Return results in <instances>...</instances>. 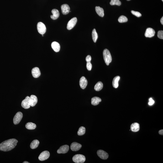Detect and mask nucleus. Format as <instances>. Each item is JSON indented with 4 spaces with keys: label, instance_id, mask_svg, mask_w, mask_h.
I'll list each match as a JSON object with an SVG mask.
<instances>
[{
    "label": "nucleus",
    "instance_id": "1",
    "mask_svg": "<svg viewBox=\"0 0 163 163\" xmlns=\"http://www.w3.org/2000/svg\"><path fill=\"white\" fill-rule=\"evenodd\" d=\"M18 142V141L15 139L5 141L0 144V150L4 152L9 151L15 147Z\"/></svg>",
    "mask_w": 163,
    "mask_h": 163
},
{
    "label": "nucleus",
    "instance_id": "2",
    "mask_svg": "<svg viewBox=\"0 0 163 163\" xmlns=\"http://www.w3.org/2000/svg\"><path fill=\"white\" fill-rule=\"evenodd\" d=\"M103 56L106 65H109L112 60V57L109 50L107 49H105L103 51Z\"/></svg>",
    "mask_w": 163,
    "mask_h": 163
},
{
    "label": "nucleus",
    "instance_id": "3",
    "mask_svg": "<svg viewBox=\"0 0 163 163\" xmlns=\"http://www.w3.org/2000/svg\"><path fill=\"white\" fill-rule=\"evenodd\" d=\"M73 161L76 163H83L86 160L85 156L81 154H76L73 158Z\"/></svg>",
    "mask_w": 163,
    "mask_h": 163
},
{
    "label": "nucleus",
    "instance_id": "4",
    "mask_svg": "<svg viewBox=\"0 0 163 163\" xmlns=\"http://www.w3.org/2000/svg\"><path fill=\"white\" fill-rule=\"evenodd\" d=\"M37 28L38 32L41 34H44L46 32V27L45 24L42 22H39L38 23Z\"/></svg>",
    "mask_w": 163,
    "mask_h": 163
},
{
    "label": "nucleus",
    "instance_id": "5",
    "mask_svg": "<svg viewBox=\"0 0 163 163\" xmlns=\"http://www.w3.org/2000/svg\"><path fill=\"white\" fill-rule=\"evenodd\" d=\"M23 114L21 112H18L16 114L13 118V122L15 124H18L23 118Z\"/></svg>",
    "mask_w": 163,
    "mask_h": 163
},
{
    "label": "nucleus",
    "instance_id": "6",
    "mask_svg": "<svg viewBox=\"0 0 163 163\" xmlns=\"http://www.w3.org/2000/svg\"><path fill=\"white\" fill-rule=\"evenodd\" d=\"M50 153L48 151L42 152L39 157V159L40 161H43L48 159L50 156Z\"/></svg>",
    "mask_w": 163,
    "mask_h": 163
},
{
    "label": "nucleus",
    "instance_id": "7",
    "mask_svg": "<svg viewBox=\"0 0 163 163\" xmlns=\"http://www.w3.org/2000/svg\"><path fill=\"white\" fill-rule=\"evenodd\" d=\"M77 22V19L76 17L72 18V19L69 21L68 23L67 28L68 30H70L72 29L76 25V23Z\"/></svg>",
    "mask_w": 163,
    "mask_h": 163
},
{
    "label": "nucleus",
    "instance_id": "8",
    "mask_svg": "<svg viewBox=\"0 0 163 163\" xmlns=\"http://www.w3.org/2000/svg\"><path fill=\"white\" fill-rule=\"evenodd\" d=\"M21 106L22 107L25 109H27L30 108L31 106L30 102V97L27 96L25 99L22 101Z\"/></svg>",
    "mask_w": 163,
    "mask_h": 163
},
{
    "label": "nucleus",
    "instance_id": "9",
    "mask_svg": "<svg viewBox=\"0 0 163 163\" xmlns=\"http://www.w3.org/2000/svg\"><path fill=\"white\" fill-rule=\"evenodd\" d=\"M97 154L100 158L103 160H106L108 157V153L103 150H98L97 152Z\"/></svg>",
    "mask_w": 163,
    "mask_h": 163
},
{
    "label": "nucleus",
    "instance_id": "10",
    "mask_svg": "<svg viewBox=\"0 0 163 163\" xmlns=\"http://www.w3.org/2000/svg\"><path fill=\"white\" fill-rule=\"evenodd\" d=\"M155 31L154 29L151 28H149L146 29L145 35L146 37L150 38L154 37L155 35Z\"/></svg>",
    "mask_w": 163,
    "mask_h": 163
},
{
    "label": "nucleus",
    "instance_id": "11",
    "mask_svg": "<svg viewBox=\"0 0 163 163\" xmlns=\"http://www.w3.org/2000/svg\"><path fill=\"white\" fill-rule=\"evenodd\" d=\"M69 147L68 145H64L61 146L57 150V153L58 154H65L68 151Z\"/></svg>",
    "mask_w": 163,
    "mask_h": 163
},
{
    "label": "nucleus",
    "instance_id": "12",
    "mask_svg": "<svg viewBox=\"0 0 163 163\" xmlns=\"http://www.w3.org/2000/svg\"><path fill=\"white\" fill-rule=\"evenodd\" d=\"M81 144L76 142H74L71 144L70 146V148L72 150L74 151H76L80 150L82 147Z\"/></svg>",
    "mask_w": 163,
    "mask_h": 163
},
{
    "label": "nucleus",
    "instance_id": "13",
    "mask_svg": "<svg viewBox=\"0 0 163 163\" xmlns=\"http://www.w3.org/2000/svg\"><path fill=\"white\" fill-rule=\"evenodd\" d=\"M88 84V82L86 78L82 76L80 79V85L81 88L82 89H84L86 88Z\"/></svg>",
    "mask_w": 163,
    "mask_h": 163
},
{
    "label": "nucleus",
    "instance_id": "14",
    "mask_svg": "<svg viewBox=\"0 0 163 163\" xmlns=\"http://www.w3.org/2000/svg\"><path fill=\"white\" fill-rule=\"evenodd\" d=\"M32 73L33 77L35 78H37L40 76L41 72L39 68L35 67L32 69Z\"/></svg>",
    "mask_w": 163,
    "mask_h": 163
},
{
    "label": "nucleus",
    "instance_id": "15",
    "mask_svg": "<svg viewBox=\"0 0 163 163\" xmlns=\"http://www.w3.org/2000/svg\"><path fill=\"white\" fill-rule=\"evenodd\" d=\"M62 13L63 14L66 15L68 14L70 11V7L68 5L64 4L61 6Z\"/></svg>",
    "mask_w": 163,
    "mask_h": 163
},
{
    "label": "nucleus",
    "instance_id": "16",
    "mask_svg": "<svg viewBox=\"0 0 163 163\" xmlns=\"http://www.w3.org/2000/svg\"><path fill=\"white\" fill-rule=\"evenodd\" d=\"M38 102V98L36 96L32 95L30 97V102L31 106L34 107Z\"/></svg>",
    "mask_w": 163,
    "mask_h": 163
},
{
    "label": "nucleus",
    "instance_id": "17",
    "mask_svg": "<svg viewBox=\"0 0 163 163\" xmlns=\"http://www.w3.org/2000/svg\"><path fill=\"white\" fill-rule=\"evenodd\" d=\"M51 47L55 52H57L60 51V46L59 43L57 42L54 41L51 44Z\"/></svg>",
    "mask_w": 163,
    "mask_h": 163
},
{
    "label": "nucleus",
    "instance_id": "18",
    "mask_svg": "<svg viewBox=\"0 0 163 163\" xmlns=\"http://www.w3.org/2000/svg\"><path fill=\"white\" fill-rule=\"evenodd\" d=\"M53 14L52 15L50 16L51 18L53 20H56L60 16V13L58 10L54 9H53L51 11Z\"/></svg>",
    "mask_w": 163,
    "mask_h": 163
},
{
    "label": "nucleus",
    "instance_id": "19",
    "mask_svg": "<svg viewBox=\"0 0 163 163\" xmlns=\"http://www.w3.org/2000/svg\"><path fill=\"white\" fill-rule=\"evenodd\" d=\"M139 125L137 123H133L130 126L131 130L133 132H137L139 131Z\"/></svg>",
    "mask_w": 163,
    "mask_h": 163
},
{
    "label": "nucleus",
    "instance_id": "20",
    "mask_svg": "<svg viewBox=\"0 0 163 163\" xmlns=\"http://www.w3.org/2000/svg\"><path fill=\"white\" fill-rule=\"evenodd\" d=\"M101 101L102 100L99 97H94L91 99V104L93 106H97L99 104V102H101Z\"/></svg>",
    "mask_w": 163,
    "mask_h": 163
},
{
    "label": "nucleus",
    "instance_id": "21",
    "mask_svg": "<svg viewBox=\"0 0 163 163\" xmlns=\"http://www.w3.org/2000/svg\"><path fill=\"white\" fill-rule=\"evenodd\" d=\"M96 12L99 16L101 17H103L104 16V11L103 8L99 7H96L95 8Z\"/></svg>",
    "mask_w": 163,
    "mask_h": 163
},
{
    "label": "nucleus",
    "instance_id": "22",
    "mask_svg": "<svg viewBox=\"0 0 163 163\" xmlns=\"http://www.w3.org/2000/svg\"><path fill=\"white\" fill-rule=\"evenodd\" d=\"M120 79V77L118 76H115L113 79V82H112V85L114 88H117L118 87V82Z\"/></svg>",
    "mask_w": 163,
    "mask_h": 163
},
{
    "label": "nucleus",
    "instance_id": "23",
    "mask_svg": "<svg viewBox=\"0 0 163 163\" xmlns=\"http://www.w3.org/2000/svg\"><path fill=\"white\" fill-rule=\"evenodd\" d=\"M39 140L37 139H35L31 143L30 147L31 148L34 149L38 147L39 145Z\"/></svg>",
    "mask_w": 163,
    "mask_h": 163
},
{
    "label": "nucleus",
    "instance_id": "24",
    "mask_svg": "<svg viewBox=\"0 0 163 163\" xmlns=\"http://www.w3.org/2000/svg\"><path fill=\"white\" fill-rule=\"evenodd\" d=\"M25 127L28 130H34L36 128V125L35 123L32 122H28L25 125Z\"/></svg>",
    "mask_w": 163,
    "mask_h": 163
},
{
    "label": "nucleus",
    "instance_id": "25",
    "mask_svg": "<svg viewBox=\"0 0 163 163\" xmlns=\"http://www.w3.org/2000/svg\"><path fill=\"white\" fill-rule=\"evenodd\" d=\"M103 87V84L101 82H98L95 85L94 89L95 90L99 91L102 89Z\"/></svg>",
    "mask_w": 163,
    "mask_h": 163
},
{
    "label": "nucleus",
    "instance_id": "26",
    "mask_svg": "<svg viewBox=\"0 0 163 163\" xmlns=\"http://www.w3.org/2000/svg\"><path fill=\"white\" fill-rule=\"evenodd\" d=\"M92 36L93 41L95 43H96L98 38V35L95 29H93V31H92Z\"/></svg>",
    "mask_w": 163,
    "mask_h": 163
},
{
    "label": "nucleus",
    "instance_id": "27",
    "mask_svg": "<svg viewBox=\"0 0 163 163\" xmlns=\"http://www.w3.org/2000/svg\"><path fill=\"white\" fill-rule=\"evenodd\" d=\"M86 132V129L84 127H81L79 129L77 132V134L79 136H82L84 135Z\"/></svg>",
    "mask_w": 163,
    "mask_h": 163
},
{
    "label": "nucleus",
    "instance_id": "28",
    "mask_svg": "<svg viewBox=\"0 0 163 163\" xmlns=\"http://www.w3.org/2000/svg\"><path fill=\"white\" fill-rule=\"evenodd\" d=\"M118 21L120 23H126L128 21V19L125 16H122L118 18Z\"/></svg>",
    "mask_w": 163,
    "mask_h": 163
},
{
    "label": "nucleus",
    "instance_id": "29",
    "mask_svg": "<svg viewBox=\"0 0 163 163\" xmlns=\"http://www.w3.org/2000/svg\"><path fill=\"white\" fill-rule=\"evenodd\" d=\"M110 3L111 5H116L118 6H120L122 4L121 2L119 0H111Z\"/></svg>",
    "mask_w": 163,
    "mask_h": 163
},
{
    "label": "nucleus",
    "instance_id": "30",
    "mask_svg": "<svg viewBox=\"0 0 163 163\" xmlns=\"http://www.w3.org/2000/svg\"><path fill=\"white\" fill-rule=\"evenodd\" d=\"M131 13L133 15L136 16L137 17H139L141 16L142 15L141 14L138 12L132 10Z\"/></svg>",
    "mask_w": 163,
    "mask_h": 163
},
{
    "label": "nucleus",
    "instance_id": "31",
    "mask_svg": "<svg viewBox=\"0 0 163 163\" xmlns=\"http://www.w3.org/2000/svg\"><path fill=\"white\" fill-rule=\"evenodd\" d=\"M87 62L86 68H87V70H89V71H90L92 69V64H91L90 62Z\"/></svg>",
    "mask_w": 163,
    "mask_h": 163
},
{
    "label": "nucleus",
    "instance_id": "32",
    "mask_svg": "<svg viewBox=\"0 0 163 163\" xmlns=\"http://www.w3.org/2000/svg\"><path fill=\"white\" fill-rule=\"evenodd\" d=\"M158 37L160 39H163V31H160L158 32L157 34Z\"/></svg>",
    "mask_w": 163,
    "mask_h": 163
},
{
    "label": "nucleus",
    "instance_id": "33",
    "mask_svg": "<svg viewBox=\"0 0 163 163\" xmlns=\"http://www.w3.org/2000/svg\"><path fill=\"white\" fill-rule=\"evenodd\" d=\"M154 101L152 99V98H149V102L148 103V104L149 105L152 106V105L154 104Z\"/></svg>",
    "mask_w": 163,
    "mask_h": 163
},
{
    "label": "nucleus",
    "instance_id": "34",
    "mask_svg": "<svg viewBox=\"0 0 163 163\" xmlns=\"http://www.w3.org/2000/svg\"><path fill=\"white\" fill-rule=\"evenodd\" d=\"M92 59V58L90 56V55H88L86 57V61L87 62H91Z\"/></svg>",
    "mask_w": 163,
    "mask_h": 163
},
{
    "label": "nucleus",
    "instance_id": "35",
    "mask_svg": "<svg viewBox=\"0 0 163 163\" xmlns=\"http://www.w3.org/2000/svg\"><path fill=\"white\" fill-rule=\"evenodd\" d=\"M159 134H160V135H163V130H160V131H159Z\"/></svg>",
    "mask_w": 163,
    "mask_h": 163
},
{
    "label": "nucleus",
    "instance_id": "36",
    "mask_svg": "<svg viewBox=\"0 0 163 163\" xmlns=\"http://www.w3.org/2000/svg\"><path fill=\"white\" fill-rule=\"evenodd\" d=\"M160 22H161V24L163 25V17H162V18H161V20H160Z\"/></svg>",
    "mask_w": 163,
    "mask_h": 163
},
{
    "label": "nucleus",
    "instance_id": "37",
    "mask_svg": "<svg viewBox=\"0 0 163 163\" xmlns=\"http://www.w3.org/2000/svg\"><path fill=\"white\" fill-rule=\"evenodd\" d=\"M23 163H29V162H27V161H24V162H23Z\"/></svg>",
    "mask_w": 163,
    "mask_h": 163
},
{
    "label": "nucleus",
    "instance_id": "38",
    "mask_svg": "<svg viewBox=\"0 0 163 163\" xmlns=\"http://www.w3.org/2000/svg\"><path fill=\"white\" fill-rule=\"evenodd\" d=\"M128 0V1H130V0Z\"/></svg>",
    "mask_w": 163,
    "mask_h": 163
},
{
    "label": "nucleus",
    "instance_id": "39",
    "mask_svg": "<svg viewBox=\"0 0 163 163\" xmlns=\"http://www.w3.org/2000/svg\"><path fill=\"white\" fill-rule=\"evenodd\" d=\"M162 0V1H163V0Z\"/></svg>",
    "mask_w": 163,
    "mask_h": 163
}]
</instances>
